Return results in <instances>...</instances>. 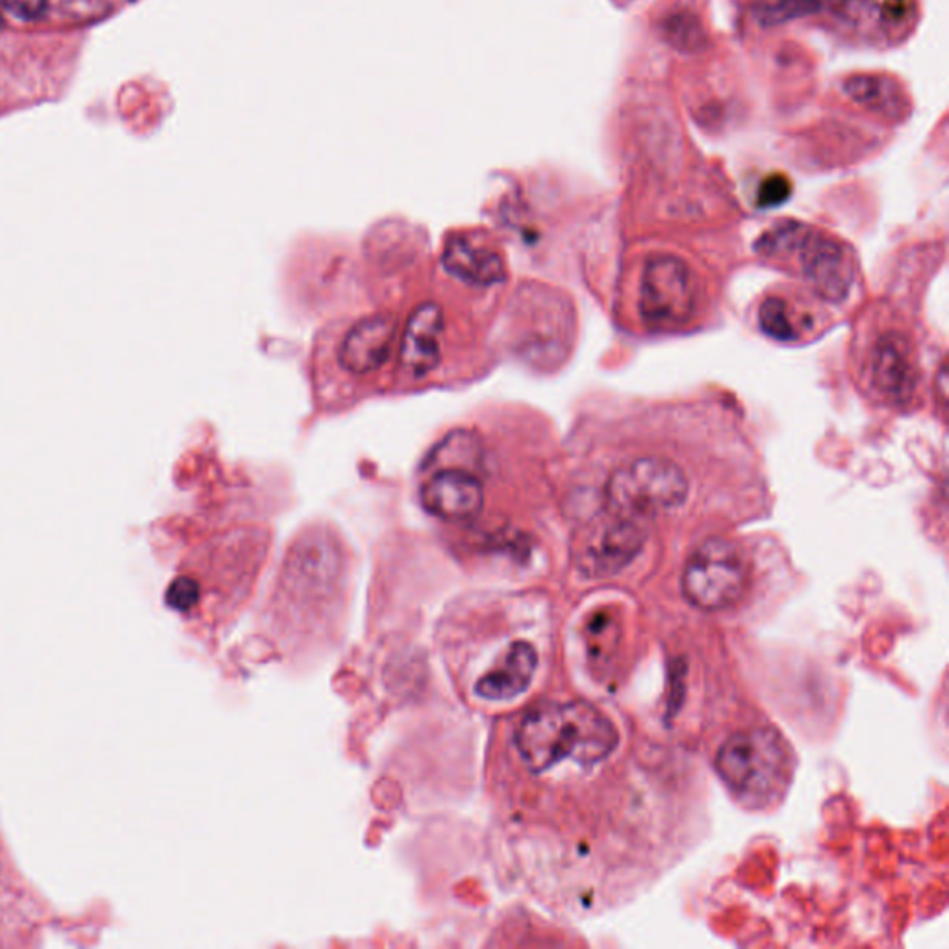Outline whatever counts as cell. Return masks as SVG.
<instances>
[{
  "label": "cell",
  "instance_id": "1",
  "mask_svg": "<svg viewBox=\"0 0 949 949\" xmlns=\"http://www.w3.org/2000/svg\"><path fill=\"white\" fill-rule=\"evenodd\" d=\"M620 732L599 708L587 702L546 703L533 708L516 731V748L535 773L565 760L584 766L609 759Z\"/></svg>",
  "mask_w": 949,
  "mask_h": 949
},
{
  "label": "cell",
  "instance_id": "2",
  "mask_svg": "<svg viewBox=\"0 0 949 949\" xmlns=\"http://www.w3.org/2000/svg\"><path fill=\"white\" fill-rule=\"evenodd\" d=\"M714 766L738 803L760 811L776 805L789 792L795 755L776 727H753L727 738Z\"/></svg>",
  "mask_w": 949,
  "mask_h": 949
},
{
  "label": "cell",
  "instance_id": "3",
  "mask_svg": "<svg viewBox=\"0 0 949 949\" xmlns=\"http://www.w3.org/2000/svg\"><path fill=\"white\" fill-rule=\"evenodd\" d=\"M688 495V478L675 462L645 456L612 473L607 484L610 513L625 518H653L681 507Z\"/></svg>",
  "mask_w": 949,
  "mask_h": 949
},
{
  "label": "cell",
  "instance_id": "4",
  "mask_svg": "<svg viewBox=\"0 0 949 949\" xmlns=\"http://www.w3.org/2000/svg\"><path fill=\"white\" fill-rule=\"evenodd\" d=\"M748 562L742 549L731 540L703 541L686 562L683 593L702 610H724L737 604L748 587Z\"/></svg>",
  "mask_w": 949,
  "mask_h": 949
},
{
  "label": "cell",
  "instance_id": "5",
  "mask_svg": "<svg viewBox=\"0 0 949 949\" xmlns=\"http://www.w3.org/2000/svg\"><path fill=\"white\" fill-rule=\"evenodd\" d=\"M696 312V281L690 267L674 256H656L645 265L640 286V314L655 330H675Z\"/></svg>",
  "mask_w": 949,
  "mask_h": 949
},
{
  "label": "cell",
  "instance_id": "6",
  "mask_svg": "<svg viewBox=\"0 0 949 949\" xmlns=\"http://www.w3.org/2000/svg\"><path fill=\"white\" fill-rule=\"evenodd\" d=\"M770 249H794L800 259L801 273L811 284L814 292L823 299H844L852 286V262L847 259L846 249L831 238L820 232L803 231L801 226H784L776 234H770Z\"/></svg>",
  "mask_w": 949,
  "mask_h": 949
},
{
  "label": "cell",
  "instance_id": "7",
  "mask_svg": "<svg viewBox=\"0 0 949 949\" xmlns=\"http://www.w3.org/2000/svg\"><path fill=\"white\" fill-rule=\"evenodd\" d=\"M645 530L639 519L610 513L587 530L579 546V566L590 577L614 576L639 555Z\"/></svg>",
  "mask_w": 949,
  "mask_h": 949
},
{
  "label": "cell",
  "instance_id": "8",
  "mask_svg": "<svg viewBox=\"0 0 949 949\" xmlns=\"http://www.w3.org/2000/svg\"><path fill=\"white\" fill-rule=\"evenodd\" d=\"M421 505L426 513L445 521H466L483 510V483L473 473L445 467L423 484Z\"/></svg>",
  "mask_w": 949,
  "mask_h": 949
},
{
  "label": "cell",
  "instance_id": "9",
  "mask_svg": "<svg viewBox=\"0 0 949 949\" xmlns=\"http://www.w3.org/2000/svg\"><path fill=\"white\" fill-rule=\"evenodd\" d=\"M398 321L388 314H375L355 323L338 349L341 368L352 375H368L382 368L392 355Z\"/></svg>",
  "mask_w": 949,
  "mask_h": 949
},
{
  "label": "cell",
  "instance_id": "10",
  "mask_svg": "<svg viewBox=\"0 0 949 949\" xmlns=\"http://www.w3.org/2000/svg\"><path fill=\"white\" fill-rule=\"evenodd\" d=\"M445 319L437 303H423L410 314L401 341V366L421 377L431 373L442 360V338Z\"/></svg>",
  "mask_w": 949,
  "mask_h": 949
},
{
  "label": "cell",
  "instance_id": "11",
  "mask_svg": "<svg viewBox=\"0 0 949 949\" xmlns=\"http://www.w3.org/2000/svg\"><path fill=\"white\" fill-rule=\"evenodd\" d=\"M445 270L464 283L489 286L505 278V262L488 240L478 234L451 238L442 256Z\"/></svg>",
  "mask_w": 949,
  "mask_h": 949
},
{
  "label": "cell",
  "instance_id": "12",
  "mask_svg": "<svg viewBox=\"0 0 949 949\" xmlns=\"http://www.w3.org/2000/svg\"><path fill=\"white\" fill-rule=\"evenodd\" d=\"M538 667V653L529 642H514L478 679L475 692L488 702H507L524 694Z\"/></svg>",
  "mask_w": 949,
  "mask_h": 949
},
{
  "label": "cell",
  "instance_id": "13",
  "mask_svg": "<svg viewBox=\"0 0 949 949\" xmlns=\"http://www.w3.org/2000/svg\"><path fill=\"white\" fill-rule=\"evenodd\" d=\"M874 380L881 392L905 398L915 386V368L909 347L898 336H888L875 349Z\"/></svg>",
  "mask_w": 949,
  "mask_h": 949
},
{
  "label": "cell",
  "instance_id": "14",
  "mask_svg": "<svg viewBox=\"0 0 949 949\" xmlns=\"http://www.w3.org/2000/svg\"><path fill=\"white\" fill-rule=\"evenodd\" d=\"M844 92L866 108L885 114L888 117H904L905 108L909 106L904 92L888 76L861 75L847 78Z\"/></svg>",
  "mask_w": 949,
  "mask_h": 949
},
{
  "label": "cell",
  "instance_id": "15",
  "mask_svg": "<svg viewBox=\"0 0 949 949\" xmlns=\"http://www.w3.org/2000/svg\"><path fill=\"white\" fill-rule=\"evenodd\" d=\"M822 7V0H757L755 18L765 27L790 23L794 19L806 18Z\"/></svg>",
  "mask_w": 949,
  "mask_h": 949
},
{
  "label": "cell",
  "instance_id": "16",
  "mask_svg": "<svg viewBox=\"0 0 949 949\" xmlns=\"http://www.w3.org/2000/svg\"><path fill=\"white\" fill-rule=\"evenodd\" d=\"M760 327L768 336L776 340H794L795 328L792 317L789 316V308L784 305V300L771 299L766 300L765 305L760 306Z\"/></svg>",
  "mask_w": 949,
  "mask_h": 949
},
{
  "label": "cell",
  "instance_id": "17",
  "mask_svg": "<svg viewBox=\"0 0 949 949\" xmlns=\"http://www.w3.org/2000/svg\"><path fill=\"white\" fill-rule=\"evenodd\" d=\"M122 2L125 0H60V8L75 21H92L114 12Z\"/></svg>",
  "mask_w": 949,
  "mask_h": 949
},
{
  "label": "cell",
  "instance_id": "18",
  "mask_svg": "<svg viewBox=\"0 0 949 949\" xmlns=\"http://www.w3.org/2000/svg\"><path fill=\"white\" fill-rule=\"evenodd\" d=\"M199 601V584L190 577H180L167 588L166 603L177 612H188Z\"/></svg>",
  "mask_w": 949,
  "mask_h": 949
},
{
  "label": "cell",
  "instance_id": "19",
  "mask_svg": "<svg viewBox=\"0 0 949 949\" xmlns=\"http://www.w3.org/2000/svg\"><path fill=\"white\" fill-rule=\"evenodd\" d=\"M792 193V182L784 175H771L760 184L757 202L762 208H773L783 204Z\"/></svg>",
  "mask_w": 949,
  "mask_h": 949
},
{
  "label": "cell",
  "instance_id": "20",
  "mask_svg": "<svg viewBox=\"0 0 949 949\" xmlns=\"http://www.w3.org/2000/svg\"><path fill=\"white\" fill-rule=\"evenodd\" d=\"M0 7L21 21H38L45 15L49 0H0Z\"/></svg>",
  "mask_w": 949,
  "mask_h": 949
},
{
  "label": "cell",
  "instance_id": "21",
  "mask_svg": "<svg viewBox=\"0 0 949 949\" xmlns=\"http://www.w3.org/2000/svg\"><path fill=\"white\" fill-rule=\"evenodd\" d=\"M913 0H886L885 2V19L890 23L904 21L909 15Z\"/></svg>",
  "mask_w": 949,
  "mask_h": 949
},
{
  "label": "cell",
  "instance_id": "22",
  "mask_svg": "<svg viewBox=\"0 0 949 949\" xmlns=\"http://www.w3.org/2000/svg\"><path fill=\"white\" fill-rule=\"evenodd\" d=\"M0 23H2V21H0Z\"/></svg>",
  "mask_w": 949,
  "mask_h": 949
}]
</instances>
